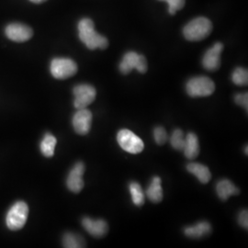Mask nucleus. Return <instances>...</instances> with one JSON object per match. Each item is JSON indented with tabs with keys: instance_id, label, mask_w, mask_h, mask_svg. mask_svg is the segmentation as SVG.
<instances>
[{
	"instance_id": "2eb2a0df",
	"label": "nucleus",
	"mask_w": 248,
	"mask_h": 248,
	"mask_svg": "<svg viewBox=\"0 0 248 248\" xmlns=\"http://www.w3.org/2000/svg\"><path fill=\"white\" fill-rule=\"evenodd\" d=\"M216 192L222 201H227L231 196L238 195L239 189L229 179H222L216 185Z\"/></svg>"
},
{
	"instance_id": "1a4fd4ad",
	"label": "nucleus",
	"mask_w": 248,
	"mask_h": 248,
	"mask_svg": "<svg viewBox=\"0 0 248 248\" xmlns=\"http://www.w3.org/2000/svg\"><path fill=\"white\" fill-rule=\"evenodd\" d=\"M92 113L87 108L78 109V111L73 116L72 124L76 133L80 135H86L91 129Z\"/></svg>"
},
{
	"instance_id": "bb28decb",
	"label": "nucleus",
	"mask_w": 248,
	"mask_h": 248,
	"mask_svg": "<svg viewBox=\"0 0 248 248\" xmlns=\"http://www.w3.org/2000/svg\"><path fill=\"white\" fill-rule=\"evenodd\" d=\"M238 223L245 229L248 228V210H244L238 215Z\"/></svg>"
},
{
	"instance_id": "f8f14e48",
	"label": "nucleus",
	"mask_w": 248,
	"mask_h": 248,
	"mask_svg": "<svg viewBox=\"0 0 248 248\" xmlns=\"http://www.w3.org/2000/svg\"><path fill=\"white\" fill-rule=\"evenodd\" d=\"M6 35L13 42L23 43L32 37L33 31L31 28L24 24L12 23L6 28Z\"/></svg>"
},
{
	"instance_id": "a211bd4d",
	"label": "nucleus",
	"mask_w": 248,
	"mask_h": 248,
	"mask_svg": "<svg viewBox=\"0 0 248 248\" xmlns=\"http://www.w3.org/2000/svg\"><path fill=\"white\" fill-rule=\"evenodd\" d=\"M162 181L159 177H153L150 185L147 187L146 196L154 203H158L163 199Z\"/></svg>"
},
{
	"instance_id": "4468645a",
	"label": "nucleus",
	"mask_w": 248,
	"mask_h": 248,
	"mask_svg": "<svg viewBox=\"0 0 248 248\" xmlns=\"http://www.w3.org/2000/svg\"><path fill=\"white\" fill-rule=\"evenodd\" d=\"M212 232V225L209 222H200L195 225L187 226L184 229V233L189 238L199 239L208 235Z\"/></svg>"
},
{
	"instance_id": "393cba45",
	"label": "nucleus",
	"mask_w": 248,
	"mask_h": 248,
	"mask_svg": "<svg viewBox=\"0 0 248 248\" xmlns=\"http://www.w3.org/2000/svg\"><path fill=\"white\" fill-rule=\"evenodd\" d=\"M159 1H166L169 4V12L170 15H175L177 11L183 9L186 2V0H159Z\"/></svg>"
},
{
	"instance_id": "f257e3e1",
	"label": "nucleus",
	"mask_w": 248,
	"mask_h": 248,
	"mask_svg": "<svg viewBox=\"0 0 248 248\" xmlns=\"http://www.w3.org/2000/svg\"><path fill=\"white\" fill-rule=\"evenodd\" d=\"M78 34L82 43L90 50L106 49L108 41L106 37L98 34L95 31L94 22L90 18H83L78 23Z\"/></svg>"
},
{
	"instance_id": "f3484780",
	"label": "nucleus",
	"mask_w": 248,
	"mask_h": 248,
	"mask_svg": "<svg viewBox=\"0 0 248 248\" xmlns=\"http://www.w3.org/2000/svg\"><path fill=\"white\" fill-rule=\"evenodd\" d=\"M186 169L190 174L194 175L199 179V181L202 182V184H207L212 178L210 169L202 164L190 163L186 166Z\"/></svg>"
},
{
	"instance_id": "f03ea898",
	"label": "nucleus",
	"mask_w": 248,
	"mask_h": 248,
	"mask_svg": "<svg viewBox=\"0 0 248 248\" xmlns=\"http://www.w3.org/2000/svg\"><path fill=\"white\" fill-rule=\"evenodd\" d=\"M212 31L213 24L211 20L204 17H200L189 21L184 28L183 33L187 41L199 42L210 35Z\"/></svg>"
},
{
	"instance_id": "423d86ee",
	"label": "nucleus",
	"mask_w": 248,
	"mask_h": 248,
	"mask_svg": "<svg viewBox=\"0 0 248 248\" xmlns=\"http://www.w3.org/2000/svg\"><path fill=\"white\" fill-rule=\"evenodd\" d=\"M51 74L56 79H66L75 76L78 65L69 58H54L50 66Z\"/></svg>"
},
{
	"instance_id": "6e6552de",
	"label": "nucleus",
	"mask_w": 248,
	"mask_h": 248,
	"mask_svg": "<svg viewBox=\"0 0 248 248\" xmlns=\"http://www.w3.org/2000/svg\"><path fill=\"white\" fill-rule=\"evenodd\" d=\"M75 96L74 106L77 109L86 108L96 98L97 92L94 87L88 84H81L76 86L73 89Z\"/></svg>"
},
{
	"instance_id": "c85d7f7f",
	"label": "nucleus",
	"mask_w": 248,
	"mask_h": 248,
	"mask_svg": "<svg viewBox=\"0 0 248 248\" xmlns=\"http://www.w3.org/2000/svg\"><path fill=\"white\" fill-rule=\"evenodd\" d=\"M245 152H246V155H248V145H247L246 148H245Z\"/></svg>"
},
{
	"instance_id": "aec40b11",
	"label": "nucleus",
	"mask_w": 248,
	"mask_h": 248,
	"mask_svg": "<svg viewBox=\"0 0 248 248\" xmlns=\"http://www.w3.org/2000/svg\"><path fill=\"white\" fill-rule=\"evenodd\" d=\"M56 142V138L53 135L46 133L40 145L42 154L46 157H52L54 154Z\"/></svg>"
},
{
	"instance_id": "6ab92c4d",
	"label": "nucleus",
	"mask_w": 248,
	"mask_h": 248,
	"mask_svg": "<svg viewBox=\"0 0 248 248\" xmlns=\"http://www.w3.org/2000/svg\"><path fill=\"white\" fill-rule=\"evenodd\" d=\"M62 246L65 248H85L86 244L84 239L76 233L66 232L62 236Z\"/></svg>"
},
{
	"instance_id": "cd10ccee",
	"label": "nucleus",
	"mask_w": 248,
	"mask_h": 248,
	"mask_svg": "<svg viewBox=\"0 0 248 248\" xmlns=\"http://www.w3.org/2000/svg\"><path fill=\"white\" fill-rule=\"evenodd\" d=\"M30 1H31L32 3H35V4H41V3H44L47 0H30Z\"/></svg>"
},
{
	"instance_id": "ddd939ff",
	"label": "nucleus",
	"mask_w": 248,
	"mask_h": 248,
	"mask_svg": "<svg viewBox=\"0 0 248 248\" xmlns=\"http://www.w3.org/2000/svg\"><path fill=\"white\" fill-rule=\"evenodd\" d=\"M82 225L90 235L98 238L104 236L108 231V223L102 219L94 220L89 217H85L82 220Z\"/></svg>"
},
{
	"instance_id": "0eeeda50",
	"label": "nucleus",
	"mask_w": 248,
	"mask_h": 248,
	"mask_svg": "<svg viewBox=\"0 0 248 248\" xmlns=\"http://www.w3.org/2000/svg\"><path fill=\"white\" fill-rule=\"evenodd\" d=\"M133 69H137L140 73L144 74L147 71V61L142 54L135 52L126 53L120 63V71L124 75H128Z\"/></svg>"
},
{
	"instance_id": "4be33fe9",
	"label": "nucleus",
	"mask_w": 248,
	"mask_h": 248,
	"mask_svg": "<svg viewBox=\"0 0 248 248\" xmlns=\"http://www.w3.org/2000/svg\"><path fill=\"white\" fill-rule=\"evenodd\" d=\"M185 134L180 129H176L170 137L172 147L177 151H183L185 146Z\"/></svg>"
},
{
	"instance_id": "9d476101",
	"label": "nucleus",
	"mask_w": 248,
	"mask_h": 248,
	"mask_svg": "<svg viewBox=\"0 0 248 248\" xmlns=\"http://www.w3.org/2000/svg\"><path fill=\"white\" fill-rule=\"evenodd\" d=\"M84 173L85 164L83 162H78L73 167L66 180V186L70 191L74 193H79L83 189L85 184L83 180Z\"/></svg>"
},
{
	"instance_id": "5701e85b",
	"label": "nucleus",
	"mask_w": 248,
	"mask_h": 248,
	"mask_svg": "<svg viewBox=\"0 0 248 248\" xmlns=\"http://www.w3.org/2000/svg\"><path fill=\"white\" fill-rule=\"evenodd\" d=\"M232 80L237 86H247L248 83V70L243 67L235 68L232 72Z\"/></svg>"
},
{
	"instance_id": "dca6fc26",
	"label": "nucleus",
	"mask_w": 248,
	"mask_h": 248,
	"mask_svg": "<svg viewBox=\"0 0 248 248\" xmlns=\"http://www.w3.org/2000/svg\"><path fill=\"white\" fill-rule=\"evenodd\" d=\"M184 154L187 159H195L200 153V142L194 133H188L185 137Z\"/></svg>"
},
{
	"instance_id": "a878e982",
	"label": "nucleus",
	"mask_w": 248,
	"mask_h": 248,
	"mask_svg": "<svg viewBox=\"0 0 248 248\" xmlns=\"http://www.w3.org/2000/svg\"><path fill=\"white\" fill-rule=\"evenodd\" d=\"M234 101L237 105H240L244 108H246V110H248V94L247 92L235 95Z\"/></svg>"
},
{
	"instance_id": "7ed1b4c3",
	"label": "nucleus",
	"mask_w": 248,
	"mask_h": 248,
	"mask_svg": "<svg viewBox=\"0 0 248 248\" xmlns=\"http://www.w3.org/2000/svg\"><path fill=\"white\" fill-rule=\"evenodd\" d=\"M186 90L188 96L192 98L208 97L214 92L215 85L207 77H196L187 81Z\"/></svg>"
},
{
	"instance_id": "b1692460",
	"label": "nucleus",
	"mask_w": 248,
	"mask_h": 248,
	"mask_svg": "<svg viewBox=\"0 0 248 248\" xmlns=\"http://www.w3.org/2000/svg\"><path fill=\"white\" fill-rule=\"evenodd\" d=\"M154 138H155V141L156 142L157 144H159V145L165 144L166 142L168 141L167 131L161 126L155 127L154 129Z\"/></svg>"
},
{
	"instance_id": "20e7f679",
	"label": "nucleus",
	"mask_w": 248,
	"mask_h": 248,
	"mask_svg": "<svg viewBox=\"0 0 248 248\" xmlns=\"http://www.w3.org/2000/svg\"><path fill=\"white\" fill-rule=\"evenodd\" d=\"M29 215V207L24 202L14 204L7 213L6 224L9 230H20L27 222Z\"/></svg>"
},
{
	"instance_id": "39448f33",
	"label": "nucleus",
	"mask_w": 248,
	"mask_h": 248,
	"mask_svg": "<svg viewBox=\"0 0 248 248\" xmlns=\"http://www.w3.org/2000/svg\"><path fill=\"white\" fill-rule=\"evenodd\" d=\"M117 141L124 151L133 155L141 153L144 148L142 139L127 129H123L118 133Z\"/></svg>"
},
{
	"instance_id": "9b49d317",
	"label": "nucleus",
	"mask_w": 248,
	"mask_h": 248,
	"mask_svg": "<svg viewBox=\"0 0 248 248\" xmlns=\"http://www.w3.org/2000/svg\"><path fill=\"white\" fill-rule=\"evenodd\" d=\"M223 50V45L221 43H216L210 48L202 58V65L209 71H215L221 65V54Z\"/></svg>"
},
{
	"instance_id": "412c9836",
	"label": "nucleus",
	"mask_w": 248,
	"mask_h": 248,
	"mask_svg": "<svg viewBox=\"0 0 248 248\" xmlns=\"http://www.w3.org/2000/svg\"><path fill=\"white\" fill-rule=\"evenodd\" d=\"M129 188H130V193L132 196L133 204L138 207L143 205L144 200H145V195L143 193L141 185L135 181H133L130 183Z\"/></svg>"
}]
</instances>
